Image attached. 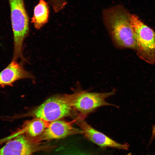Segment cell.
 Wrapping results in <instances>:
<instances>
[{
    "label": "cell",
    "instance_id": "cell-1",
    "mask_svg": "<svg viewBox=\"0 0 155 155\" xmlns=\"http://www.w3.org/2000/svg\"><path fill=\"white\" fill-rule=\"evenodd\" d=\"M130 15L119 5L107 8L102 12L104 22L116 44L135 49L137 44L130 23Z\"/></svg>",
    "mask_w": 155,
    "mask_h": 155
},
{
    "label": "cell",
    "instance_id": "cell-2",
    "mask_svg": "<svg viewBox=\"0 0 155 155\" xmlns=\"http://www.w3.org/2000/svg\"><path fill=\"white\" fill-rule=\"evenodd\" d=\"M10 10L11 25L13 39L12 58L15 60L24 58L23 45L29 32V18L24 0H8Z\"/></svg>",
    "mask_w": 155,
    "mask_h": 155
},
{
    "label": "cell",
    "instance_id": "cell-3",
    "mask_svg": "<svg viewBox=\"0 0 155 155\" xmlns=\"http://www.w3.org/2000/svg\"><path fill=\"white\" fill-rule=\"evenodd\" d=\"M130 21L140 57L150 63L155 60V32L135 14H131Z\"/></svg>",
    "mask_w": 155,
    "mask_h": 155
},
{
    "label": "cell",
    "instance_id": "cell-4",
    "mask_svg": "<svg viewBox=\"0 0 155 155\" xmlns=\"http://www.w3.org/2000/svg\"><path fill=\"white\" fill-rule=\"evenodd\" d=\"M114 90L108 92H91L81 91L70 95L72 106L80 114L84 117L93 112L97 108L104 106L115 105L106 101V99L115 94Z\"/></svg>",
    "mask_w": 155,
    "mask_h": 155
},
{
    "label": "cell",
    "instance_id": "cell-5",
    "mask_svg": "<svg viewBox=\"0 0 155 155\" xmlns=\"http://www.w3.org/2000/svg\"><path fill=\"white\" fill-rule=\"evenodd\" d=\"M72 108L69 95L54 97L36 108L32 115L37 118L52 122L70 115Z\"/></svg>",
    "mask_w": 155,
    "mask_h": 155
},
{
    "label": "cell",
    "instance_id": "cell-6",
    "mask_svg": "<svg viewBox=\"0 0 155 155\" xmlns=\"http://www.w3.org/2000/svg\"><path fill=\"white\" fill-rule=\"evenodd\" d=\"M76 122L86 139L97 146L102 147L111 148L120 150L128 149L129 146L127 143L121 144L116 142L94 129L84 118L79 117Z\"/></svg>",
    "mask_w": 155,
    "mask_h": 155
},
{
    "label": "cell",
    "instance_id": "cell-7",
    "mask_svg": "<svg viewBox=\"0 0 155 155\" xmlns=\"http://www.w3.org/2000/svg\"><path fill=\"white\" fill-rule=\"evenodd\" d=\"M36 147L24 135H19L8 141L0 148V155H32Z\"/></svg>",
    "mask_w": 155,
    "mask_h": 155
},
{
    "label": "cell",
    "instance_id": "cell-8",
    "mask_svg": "<svg viewBox=\"0 0 155 155\" xmlns=\"http://www.w3.org/2000/svg\"><path fill=\"white\" fill-rule=\"evenodd\" d=\"M24 63L12 60L9 65L0 72V86H11L16 81L25 78L32 79L33 76L25 70Z\"/></svg>",
    "mask_w": 155,
    "mask_h": 155
},
{
    "label": "cell",
    "instance_id": "cell-9",
    "mask_svg": "<svg viewBox=\"0 0 155 155\" xmlns=\"http://www.w3.org/2000/svg\"><path fill=\"white\" fill-rule=\"evenodd\" d=\"M82 134L81 130L74 128L70 123L58 120L49 124L42 133V138L44 140L59 139L71 135Z\"/></svg>",
    "mask_w": 155,
    "mask_h": 155
},
{
    "label": "cell",
    "instance_id": "cell-10",
    "mask_svg": "<svg viewBox=\"0 0 155 155\" xmlns=\"http://www.w3.org/2000/svg\"><path fill=\"white\" fill-rule=\"evenodd\" d=\"M49 13L48 3L44 0H39L38 3L34 7L31 21L35 29L39 30L47 23Z\"/></svg>",
    "mask_w": 155,
    "mask_h": 155
},
{
    "label": "cell",
    "instance_id": "cell-11",
    "mask_svg": "<svg viewBox=\"0 0 155 155\" xmlns=\"http://www.w3.org/2000/svg\"><path fill=\"white\" fill-rule=\"evenodd\" d=\"M108 149L91 142L90 144L82 143L74 148L69 155H113L112 152Z\"/></svg>",
    "mask_w": 155,
    "mask_h": 155
},
{
    "label": "cell",
    "instance_id": "cell-12",
    "mask_svg": "<svg viewBox=\"0 0 155 155\" xmlns=\"http://www.w3.org/2000/svg\"><path fill=\"white\" fill-rule=\"evenodd\" d=\"M49 124L48 122L36 118L28 124L26 131L30 136L35 137L42 133Z\"/></svg>",
    "mask_w": 155,
    "mask_h": 155
},
{
    "label": "cell",
    "instance_id": "cell-13",
    "mask_svg": "<svg viewBox=\"0 0 155 155\" xmlns=\"http://www.w3.org/2000/svg\"><path fill=\"white\" fill-rule=\"evenodd\" d=\"M53 11L58 12L63 9L67 4V0H48Z\"/></svg>",
    "mask_w": 155,
    "mask_h": 155
},
{
    "label": "cell",
    "instance_id": "cell-14",
    "mask_svg": "<svg viewBox=\"0 0 155 155\" xmlns=\"http://www.w3.org/2000/svg\"><path fill=\"white\" fill-rule=\"evenodd\" d=\"M153 46H154V49H155V44Z\"/></svg>",
    "mask_w": 155,
    "mask_h": 155
}]
</instances>
